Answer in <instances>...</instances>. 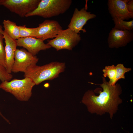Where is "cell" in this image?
I'll return each instance as SVG.
<instances>
[{"mask_svg": "<svg viewBox=\"0 0 133 133\" xmlns=\"http://www.w3.org/2000/svg\"><path fill=\"white\" fill-rule=\"evenodd\" d=\"M102 79L103 83L99 85L102 88V91H100L97 96L92 90H88L84 94L82 102L87 106L91 113L102 115L107 113L112 118L119 105L122 102L120 97L122 89L119 84L111 85L105 78L102 77Z\"/></svg>", "mask_w": 133, "mask_h": 133, "instance_id": "1", "label": "cell"}, {"mask_svg": "<svg viewBox=\"0 0 133 133\" xmlns=\"http://www.w3.org/2000/svg\"><path fill=\"white\" fill-rule=\"evenodd\" d=\"M66 67L65 63L58 62L41 66L36 65L28 68L24 76L31 79L35 85H38L45 81L57 78L60 73L65 71Z\"/></svg>", "mask_w": 133, "mask_h": 133, "instance_id": "2", "label": "cell"}, {"mask_svg": "<svg viewBox=\"0 0 133 133\" xmlns=\"http://www.w3.org/2000/svg\"><path fill=\"white\" fill-rule=\"evenodd\" d=\"M72 3L71 0H41L37 8L25 17L38 16L48 18L57 16L66 12Z\"/></svg>", "mask_w": 133, "mask_h": 133, "instance_id": "3", "label": "cell"}, {"mask_svg": "<svg viewBox=\"0 0 133 133\" xmlns=\"http://www.w3.org/2000/svg\"><path fill=\"white\" fill-rule=\"evenodd\" d=\"M35 85L31 79L26 77L22 79H14L2 82L0 88L11 94L19 100L27 101L31 97L32 89Z\"/></svg>", "mask_w": 133, "mask_h": 133, "instance_id": "4", "label": "cell"}, {"mask_svg": "<svg viewBox=\"0 0 133 133\" xmlns=\"http://www.w3.org/2000/svg\"><path fill=\"white\" fill-rule=\"evenodd\" d=\"M81 39L80 34L68 28L60 31L54 39L48 40L47 44L58 51L71 50Z\"/></svg>", "mask_w": 133, "mask_h": 133, "instance_id": "5", "label": "cell"}, {"mask_svg": "<svg viewBox=\"0 0 133 133\" xmlns=\"http://www.w3.org/2000/svg\"><path fill=\"white\" fill-rule=\"evenodd\" d=\"M41 0H0V5L21 17H25L37 7Z\"/></svg>", "mask_w": 133, "mask_h": 133, "instance_id": "6", "label": "cell"}, {"mask_svg": "<svg viewBox=\"0 0 133 133\" xmlns=\"http://www.w3.org/2000/svg\"><path fill=\"white\" fill-rule=\"evenodd\" d=\"M38 61V58L36 56L33 55L24 49H17L12 72L24 73L29 67L36 65Z\"/></svg>", "mask_w": 133, "mask_h": 133, "instance_id": "7", "label": "cell"}, {"mask_svg": "<svg viewBox=\"0 0 133 133\" xmlns=\"http://www.w3.org/2000/svg\"><path fill=\"white\" fill-rule=\"evenodd\" d=\"M96 17V15L88 12L85 7L80 10L76 8L75 9L70 22L68 26L70 28L77 33L80 31L84 33L86 32L83 26L89 20L94 18Z\"/></svg>", "mask_w": 133, "mask_h": 133, "instance_id": "8", "label": "cell"}, {"mask_svg": "<svg viewBox=\"0 0 133 133\" xmlns=\"http://www.w3.org/2000/svg\"><path fill=\"white\" fill-rule=\"evenodd\" d=\"M133 39V31L119 30L113 28L109 33L107 42L109 48H118L125 46Z\"/></svg>", "mask_w": 133, "mask_h": 133, "instance_id": "9", "label": "cell"}, {"mask_svg": "<svg viewBox=\"0 0 133 133\" xmlns=\"http://www.w3.org/2000/svg\"><path fill=\"white\" fill-rule=\"evenodd\" d=\"M39 29L35 38L43 41L55 38L63 30L61 26L56 21L46 20L39 24Z\"/></svg>", "mask_w": 133, "mask_h": 133, "instance_id": "10", "label": "cell"}, {"mask_svg": "<svg viewBox=\"0 0 133 133\" xmlns=\"http://www.w3.org/2000/svg\"><path fill=\"white\" fill-rule=\"evenodd\" d=\"M129 0H108V10L112 19L128 20L133 18V15L130 13L127 7Z\"/></svg>", "mask_w": 133, "mask_h": 133, "instance_id": "11", "label": "cell"}, {"mask_svg": "<svg viewBox=\"0 0 133 133\" xmlns=\"http://www.w3.org/2000/svg\"><path fill=\"white\" fill-rule=\"evenodd\" d=\"M44 41L34 37L20 38L17 40V46L22 47L33 55L36 56L40 51L45 50L51 47Z\"/></svg>", "mask_w": 133, "mask_h": 133, "instance_id": "12", "label": "cell"}, {"mask_svg": "<svg viewBox=\"0 0 133 133\" xmlns=\"http://www.w3.org/2000/svg\"><path fill=\"white\" fill-rule=\"evenodd\" d=\"M5 40L4 48L5 54L6 69L7 72L11 73L14 61V57L17 46V40L11 38L5 30L3 34Z\"/></svg>", "mask_w": 133, "mask_h": 133, "instance_id": "13", "label": "cell"}, {"mask_svg": "<svg viewBox=\"0 0 133 133\" xmlns=\"http://www.w3.org/2000/svg\"><path fill=\"white\" fill-rule=\"evenodd\" d=\"M3 24L4 30L12 38L17 40L20 38L19 26L9 20H4Z\"/></svg>", "mask_w": 133, "mask_h": 133, "instance_id": "14", "label": "cell"}, {"mask_svg": "<svg viewBox=\"0 0 133 133\" xmlns=\"http://www.w3.org/2000/svg\"><path fill=\"white\" fill-rule=\"evenodd\" d=\"M102 71L103 73V76L104 78L107 77L109 81L108 82L111 85H114L116 83V70L115 66L114 65L106 66Z\"/></svg>", "mask_w": 133, "mask_h": 133, "instance_id": "15", "label": "cell"}, {"mask_svg": "<svg viewBox=\"0 0 133 133\" xmlns=\"http://www.w3.org/2000/svg\"><path fill=\"white\" fill-rule=\"evenodd\" d=\"M115 24L113 28L121 30H128L133 31V20L126 21L121 19H112Z\"/></svg>", "mask_w": 133, "mask_h": 133, "instance_id": "16", "label": "cell"}, {"mask_svg": "<svg viewBox=\"0 0 133 133\" xmlns=\"http://www.w3.org/2000/svg\"><path fill=\"white\" fill-rule=\"evenodd\" d=\"M20 38L34 37L36 36L39 29L38 27L35 28H28L25 25L19 26Z\"/></svg>", "mask_w": 133, "mask_h": 133, "instance_id": "17", "label": "cell"}, {"mask_svg": "<svg viewBox=\"0 0 133 133\" xmlns=\"http://www.w3.org/2000/svg\"><path fill=\"white\" fill-rule=\"evenodd\" d=\"M116 70V82L119 79H125V73L132 70L131 68H127L124 67L123 64H119L115 66Z\"/></svg>", "mask_w": 133, "mask_h": 133, "instance_id": "18", "label": "cell"}, {"mask_svg": "<svg viewBox=\"0 0 133 133\" xmlns=\"http://www.w3.org/2000/svg\"><path fill=\"white\" fill-rule=\"evenodd\" d=\"M3 34L0 33V64L6 69L5 54L3 42Z\"/></svg>", "mask_w": 133, "mask_h": 133, "instance_id": "19", "label": "cell"}, {"mask_svg": "<svg viewBox=\"0 0 133 133\" xmlns=\"http://www.w3.org/2000/svg\"><path fill=\"white\" fill-rule=\"evenodd\" d=\"M13 77L11 73H8L6 68L0 64V80L2 82L9 81Z\"/></svg>", "mask_w": 133, "mask_h": 133, "instance_id": "20", "label": "cell"}, {"mask_svg": "<svg viewBox=\"0 0 133 133\" xmlns=\"http://www.w3.org/2000/svg\"><path fill=\"white\" fill-rule=\"evenodd\" d=\"M127 7L128 12L133 15V0H130L127 3Z\"/></svg>", "mask_w": 133, "mask_h": 133, "instance_id": "21", "label": "cell"}, {"mask_svg": "<svg viewBox=\"0 0 133 133\" xmlns=\"http://www.w3.org/2000/svg\"><path fill=\"white\" fill-rule=\"evenodd\" d=\"M0 115L1 116L2 118L6 121L8 123L10 124V122L9 121L6 119L5 117H4L2 115V114L1 113V111H0Z\"/></svg>", "mask_w": 133, "mask_h": 133, "instance_id": "22", "label": "cell"}, {"mask_svg": "<svg viewBox=\"0 0 133 133\" xmlns=\"http://www.w3.org/2000/svg\"><path fill=\"white\" fill-rule=\"evenodd\" d=\"M4 30H2V26L0 25V33L3 34V33Z\"/></svg>", "mask_w": 133, "mask_h": 133, "instance_id": "23", "label": "cell"}]
</instances>
